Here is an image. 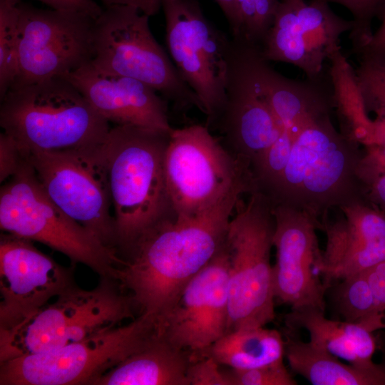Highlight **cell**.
I'll return each mask as SVG.
<instances>
[{"label": "cell", "instance_id": "cell-15", "mask_svg": "<svg viewBox=\"0 0 385 385\" xmlns=\"http://www.w3.org/2000/svg\"><path fill=\"white\" fill-rule=\"evenodd\" d=\"M354 22L337 15L324 0H281L273 23L260 44L270 61L292 64L315 79L324 62L341 48L339 38Z\"/></svg>", "mask_w": 385, "mask_h": 385}, {"label": "cell", "instance_id": "cell-27", "mask_svg": "<svg viewBox=\"0 0 385 385\" xmlns=\"http://www.w3.org/2000/svg\"><path fill=\"white\" fill-rule=\"evenodd\" d=\"M336 301L345 321L376 324L382 322L381 313L375 302L364 272L342 279Z\"/></svg>", "mask_w": 385, "mask_h": 385}, {"label": "cell", "instance_id": "cell-24", "mask_svg": "<svg viewBox=\"0 0 385 385\" xmlns=\"http://www.w3.org/2000/svg\"><path fill=\"white\" fill-rule=\"evenodd\" d=\"M342 217L331 222L328 215L320 221L327 237L322 252V273L346 254L369 242L385 237V212L369 204L359 201L339 208Z\"/></svg>", "mask_w": 385, "mask_h": 385}, {"label": "cell", "instance_id": "cell-34", "mask_svg": "<svg viewBox=\"0 0 385 385\" xmlns=\"http://www.w3.org/2000/svg\"><path fill=\"white\" fill-rule=\"evenodd\" d=\"M26 155L16 141L5 132L0 134V181L16 174L27 162Z\"/></svg>", "mask_w": 385, "mask_h": 385}, {"label": "cell", "instance_id": "cell-29", "mask_svg": "<svg viewBox=\"0 0 385 385\" xmlns=\"http://www.w3.org/2000/svg\"><path fill=\"white\" fill-rule=\"evenodd\" d=\"M296 138L285 129L277 139L252 164L257 190L269 195L282 175Z\"/></svg>", "mask_w": 385, "mask_h": 385}, {"label": "cell", "instance_id": "cell-9", "mask_svg": "<svg viewBox=\"0 0 385 385\" xmlns=\"http://www.w3.org/2000/svg\"><path fill=\"white\" fill-rule=\"evenodd\" d=\"M149 18L132 6L103 9L93 23L91 62L104 71L143 82L178 111L195 108L205 114L200 99L154 37Z\"/></svg>", "mask_w": 385, "mask_h": 385}, {"label": "cell", "instance_id": "cell-8", "mask_svg": "<svg viewBox=\"0 0 385 385\" xmlns=\"http://www.w3.org/2000/svg\"><path fill=\"white\" fill-rule=\"evenodd\" d=\"M164 170L178 217L197 215L237 191L258 190L250 165L232 154L206 125L173 128Z\"/></svg>", "mask_w": 385, "mask_h": 385}, {"label": "cell", "instance_id": "cell-3", "mask_svg": "<svg viewBox=\"0 0 385 385\" xmlns=\"http://www.w3.org/2000/svg\"><path fill=\"white\" fill-rule=\"evenodd\" d=\"M359 145L336 130L330 114L319 118L294 139L287 165L267 196L319 222L331 209L366 200L359 175Z\"/></svg>", "mask_w": 385, "mask_h": 385}, {"label": "cell", "instance_id": "cell-35", "mask_svg": "<svg viewBox=\"0 0 385 385\" xmlns=\"http://www.w3.org/2000/svg\"><path fill=\"white\" fill-rule=\"evenodd\" d=\"M202 359L190 361L188 369L190 385H230L219 364L212 357L202 356Z\"/></svg>", "mask_w": 385, "mask_h": 385}, {"label": "cell", "instance_id": "cell-17", "mask_svg": "<svg viewBox=\"0 0 385 385\" xmlns=\"http://www.w3.org/2000/svg\"><path fill=\"white\" fill-rule=\"evenodd\" d=\"M228 266L224 243L158 318V334L178 348L198 354L224 336L229 320Z\"/></svg>", "mask_w": 385, "mask_h": 385}, {"label": "cell", "instance_id": "cell-43", "mask_svg": "<svg viewBox=\"0 0 385 385\" xmlns=\"http://www.w3.org/2000/svg\"><path fill=\"white\" fill-rule=\"evenodd\" d=\"M376 118H377L385 119V113L381 114V115H377Z\"/></svg>", "mask_w": 385, "mask_h": 385}, {"label": "cell", "instance_id": "cell-5", "mask_svg": "<svg viewBox=\"0 0 385 385\" xmlns=\"http://www.w3.org/2000/svg\"><path fill=\"white\" fill-rule=\"evenodd\" d=\"M133 304L118 283L101 278L93 289L76 284L28 317L0 329V362L55 350L133 318Z\"/></svg>", "mask_w": 385, "mask_h": 385}, {"label": "cell", "instance_id": "cell-7", "mask_svg": "<svg viewBox=\"0 0 385 385\" xmlns=\"http://www.w3.org/2000/svg\"><path fill=\"white\" fill-rule=\"evenodd\" d=\"M237 207L225 239L228 254L227 332L265 327L274 319L270 252L275 227L272 202L260 190Z\"/></svg>", "mask_w": 385, "mask_h": 385}, {"label": "cell", "instance_id": "cell-21", "mask_svg": "<svg viewBox=\"0 0 385 385\" xmlns=\"http://www.w3.org/2000/svg\"><path fill=\"white\" fill-rule=\"evenodd\" d=\"M285 322L289 329L307 330L312 343L351 365H377L372 361L376 349L372 332L361 322L329 319L324 311L309 307L291 309Z\"/></svg>", "mask_w": 385, "mask_h": 385}, {"label": "cell", "instance_id": "cell-44", "mask_svg": "<svg viewBox=\"0 0 385 385\" xmlns=\"http://www.w3.org/2000/svg\"><path fill=\"white\" fill-rule=\"evenodd\" d=\"M384 328H385V312H384V318H383V329Z\"/></svg>", "mask_w": 385, "mask_h": 385}, {"label": "cell", "instance_id": "cell-31", "mask_svg": "<svg viewBox=\"0 0 385 385\" xmlns=\"http://www.w3.org/2000/svg\"><path fill=\"white\" fill-rule=\"evenodd\" d=\"M384 261H385V237L369 242L346 254L324 272V282L328 287L333 280L342 279L362 272Z\"/></svg>", "mask_w": 385, "mask_h": 385}, {"label": "cell", "instance_id": "cell-33", "mask_svg": "<svg viewBox=\"0 0 385 385\" xmlns=\"http://www.w3.org/2000/svg\"><path fill=\"white\" fill-rule=\"evenodd\" d=\"M346 8L353 16L354 27L349 32L354 52L358 51L368 41L373 31L371 23L376 16L381 0H324Z\"/></svg>", "mask_w": 385, "mask_h": 385}, {"label": "cell", "instance_id": "cell-2", "mask_svg": "<svg viewBox=\"0 0 385 385\" xmlns=\"http://www.w3.org/2000/svg\"><path fill=\"white\" fill-rule=\"evenodd\" d=\"M170 133L115 125L103 144L118 255L155 225L177 217L165 176Z\"/></svg>", "mask_w": 385, "mask_h": 385}, {"label": "cell", "instance_id": "cell-12", "mask_svg": "<svg viewBox=\"0 0 385 385\" xmlns=\"http://www.w3.org/2000/svg\"><path fill=\"white\" fill-rule=\"evenodd\" d=\"M162 10L168 53L200 99L210 129L225 103L231 37L206 18L198 0H163Z\"/></svg>", "mask_w": 385, "mask_h": 385}, {"label": "cell", "instance_id": "cell-18", "mask_svg": "<svg viewBox=\"0 0 385 385\" xmlns=\"http://www.w3.org/2000/svg\"><path fill=\"white\" fill-rule=\"evenodd\" d=\"M11 234L0 240V329L12 327L74 285L71 268Z\"/></svg>", "mask_w": 385, "mask_h": 385}, {"label": "cell", "instance_id": "cell-30", "mask_svg": "<svg viewBox=\"0 0 385 385\" xmlns=\"http://www.w3.org/2000/svg\"><path fill=\"white\" fill-rule=\"evenodd\" d=\"M354 71L366 111L385 113V61L361 56Z\"/></svg>", "mask_w": 385, "mask_h": 385}, {"label": "cell", "instance_id": "cell-14", "mask_svg": "<svg viewBox=\"0 0 385 385\" xmlns=\"http://www.w3.org/2000/svg\"><path fill=\"white\" fill-rule=\"evenodd\" d=\"M19 9L18 74L10 89L65 77L92 60L94 18L21 4Z\"/></svg>", "mask_w": 385, "mask_h": 385}, {"label": "cell", "instance_id": "cell-25", "mask_svg": "<svg viewBox=\"0 0 385 385\" xmlns=\"http://www.w3.org/2000/svg\"><path fill=\"white\" fill-rule=\"evenodd\" d=\"M200 354L231 369H253L282 361L284 340L275 329L240 328L227 332Z\"/></svg>", "mask_w": 385, "mask_h": 385}, {"label": "cell", "instance_id": "cell-1", "mask_svg": "<svg viewBox=\"0 0 385 385\" xmlns=\"http://www.w3.org/2000/svg\"><path fill=\"white\" fill-rule=\"evenodd\" d=\"M242 194L232 192L197 215L160 222L119 255L117 282L141 314H165L186 284L217 254Z\"/></svg>", "mask_w": 385, "mask_h": 385}, {"label": "cell", "instance_id": "cell-36", "mask_svg": "<svg viewBox=\"0 0 385 385\" xmlns=\"http://www.w3.org/2000/svg\"><path fill=\"white\" fill-rule=\"evenodd\" d=\"M359 175L364 183L375 177L385 175V145H364Z\"/></svg>", "mask_w": 385, "mask_h": 385}, {"label": "cell", "instance_id": "cell-10", "mask_svg": "<svg viewBox=\"0 0 385 385\" xmlns=\"http://www.w3.org/2000/svg\"><path fill=\"white\" fill-rule=\"evenodd\" d=\"M157 332V318L141 314L125 325L61 348L0 362V385H91Z\"/></svg>", "mask_w": 385, "mask_h": 385}, {"label": "cell", "instance_id": "cell-42", "mask_svg": "<svg viewBox=\"0 0 385 385\" xmlns=\"http://www.w3.org/2000/svg\"><path fill=\"white\" fill-rule=\"evenodd\" d=\"M223 12L229 24L231 36L237 34L238 26L236 11V0H215Z\"/></svg>", "mask_w": 385, "mask_h": 385}, {"label": "cell", "instance_id": "cell-28", "mask_svg": "<svg viewBox=\"0 0 385 385\" xmlns=\"http://www.w3.org/2000/svg\"><path fill=\"white\" fill-rule=\"evenodd\" d=\"M19 4L0 0L1 99L9 91L18 74Z\"/></svg>", "mask_w": 385, "mask_h": 385}, {"label": "cell", "instance_id": "cell-32", "mask_svg": "<svg viewBox=\"0 0 385 385\" xmlns=\"http://www.w3.org/2000/svg\"><path fill=\"white\" fill-rule=\"evenodd\" d=\"M230 385H296L283 361L248 369L224 371Z\"/></svg>", "mask_w": 385, "mask_h": 385}, {"label": "cell", "instance_id": "cell-41", "mask_svg": "<svg viewBox=\"0 0 385 385\" xmlns=\"http://www.w3.org/2000/svg\"><path fill=\"white\" fill-rule=\"evenodd\" d=\"M106 6L120 5L138 9L150 17L157 14L161 9L163 0H101Z\"/></svg>", "mask_w": 385, "mask_h": 385}, {"label": "cell", "instance_id": "cell-38", "mask_svg": "<svg viewBox=\"0 0 385 385\" xmlns=\"http://www.w3.org/2000/svg\"><path fill=\"white\" fill-rule=\"evenodd\" d=\"M14 4H20L21 0H9ZM52 9L74 11L88 15L94 19L98 17L103 9L94 0H38Z\"/></svg>", "mask_w": 385, "mask_h": 385}, {"label": "cell", "instance_id": "cell-37", "mask_svg": "<svg viewBox=\"0 0 385 385\" xmlns=\"http://www.w3.org/2000/svg\"><path fill=\"white\" fill-rule=\"evenodd\" d=\"M376 16L380 21L379 26L356 54L385 61V0H381Z\"/></svg>", "mask_w": 385, "mask_h": 385}, {"label": "cell", "instance_id": "cell-11", "mask_svg": "<svg viewBox=\"0 0 385 385\" xmlns=\"http://www.w3.org/2000/svg\"><path fill=\"white\" fill-rule=\"evenodd\" d=\"M103 144L56 152H32L29 154V160L48 197L105 245L116 250L115 220L111 214L112 202Z\"/></svg>", "mask_w": 385, "mask_h": 385}, {"label": "cell", "instance_id": "cell-20", "mask_svg": "<svg viewBox=\"0 0 385 385\" xmlns=\"http://www.w3.org/2000/svg\"><path fill=\"white\" fill-rule=\"evenodd\" d=\"M260 75L273 113L283 129L295 137L312 123L330 114L334 108L329 76L326 78L324 73L315 79H292L273 68L263 54Z\"/></svg>", "mask_w": 385, "mask_h": 385}, {"label": "cell", "instance_id": "cell-23", "mask_svg": "<svg viewBox=\"0 0 385 385\" xmlns=\"http://www.w3.org/2000/svg\"><path fill=\"white\" fill-rule=\"evenodd\" d=\"M284 356L294 372L314 385H385V366L361 368L291 334L286 335Z\"/></svg>", "mask_w": 385, "mask_h": 385}, {"label": "cell", "instance_id": "cell-16", "mask_svg": "<svg viewBox=\"0 0 385 385\" xmlns=\"http://www.w3.org/2000/svg\"><path fill=\"white\" fill-rule=\"evenodd\" d=\"M275 227L272 266L275 297L292 309L314 307L324 311L322 252L316 231L321 222L304 210L272 203Z\"/></svg>", "mask_w": 385, "mask_h": 385}, {"label": "cell", "instance_id": "cell-6", "mask_svg": "<svg viewBox=\"0 0 385 385\" xmlns=\"http://www.w3.org/2000/svg\"><path fill=\"white\" fill-rule=\"evenodd\" d=\"M0 227L12 235L46 245L81 263L101 278L117 282V251L63 212L46 195L29 159L0 190Z\"/></svg>", "mask_w": 385, "mask_h": 385}, {"label": "cell", "instance_id": "cell-40", "mask_svg": "<svg viewBox=\"0 0 385 385\" xmlns=\"http://www.w3.org/2000/svg\"><path fill=\"white\" fill-rule=\"evenodd\" d=\"M366 199L385 212V175L375 177L364 183Z\"/></svg>", "mask_w": 385, "mask_h": 385}, {"label": "cell", "instance_id": "cell-39", "mask_svg": "<svg viewBox=\"0 0 385 385\" xmlns=\"http://www.w3.org/2000/svg\"><path fill=\"white\" fill-rule=\"evenodd\" d=\"M379 310L385 312V261L364 271Z\"/></svg>", "mask_w": 385, "mask_h": 385}, {"label": "cell", "instance_id": "cell-26", "mask_svg": "<svg viewBox=\"0 0 385 385\" xmlns=\"http://www.w3.org/2000/svg\"><path fill=\"white\" fill-rule=\"evenodd\" d=\"M328 60L333 105L339 132L349 140L362 145L370 133L373 120L368 115L354 69L341 48L334 51Z\"/></svg>", "mask_w": 385, "mask_h": 385}, {"label": "cell", "instance_id": "cell-19", "mask_svg": "<svg viewBox=\"0 0 385 385\" xmlns=\"http://www.w3.org/2000/svg\"><path fill=\"white\" fill-rule=\"evenodd\" d=\"M106 120L170 133L168 101L150 86L113 74L91 61L65 76Z\"/></svg>", "mask_w": 385, "mask_h": 385}, {"label": "cell", "instance_id": "cell-22", "mask_svg": "<svg viewBox=\"0 0 385 385\" xmlns=\"http://www.w3.org/2000/svg\"><path fill=\"white\" fill-rule=\"evenodd\" d=\"M190 361L185 350L157 332L145 347L91 385H190L188 369Z\"/></svg>", "mask_w": 385, "mask_h": 385}, {"label": "cell", "instance_id": "cell-4", "mask_svg": "<svg viewBox=\"0 0 385 385\" xmlns=\"http://www.w3.org/2000/svg\"><path fill=\"white\" fill-rule=\"evenodd\" d=\"M0 125L27 155L97 147L111 128L66 77L10 89L1 99Z\"/></svg>", "mask_w": 385, "mask_h": 385}, {"label": "cell", "instance_id": "cell-13", "mask_svg": "<svg viewBox=\"0 0 385 385\" xmlns=\"http://www.w3.org/2000/svg\"><path fill=\"white\" fill-rule=\"evenodd\" d=\"M262 56L260 45L231 36L225 103L214 125L225 146L250 168L283 130L264 93Z\"/></svg>", "mask_w": 385, "mask_h": 385}]
</instances>
